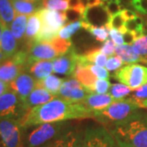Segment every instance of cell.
<instances>
[{"label":"cell","instance_id":"6da1fadb","mask_svg":"<svg viewBox=\"0 0 147 147\" xmlns=\"http://www.w3.org/2000/svg\"><path fill=\"white\" fill-rule=\"evenodd\" d=\"M87 118H92V114L80 102H71L56 97L46 104L30 109L19 123L24 129L43 123Z\"/></svg>","mask_w":147,"mask_h":147},{"label":"cell","instance_id":"7a4b0ae2","mask_svg":"<svg viewBox=\"0 0 147 147\" xmlns=\"http://www.w3.org/2000/svg\"><path fill=\"white\" fill-rule=\"evenodd\" d=\"M107 129L118 147H147V113L137 111Z\"/></svg>","mask_w":147,"mask_h":147},{"label":"cell","instance_id":"3957f363","mask_svg":"<svg viewBox=\"0 0 147 147\" xmlns=\"http://www.w3.org/2000/svg\"><path fill=\"white\" fill-rule=\"evenodd\" d=\"M69 128L65 121L43 123L23 129L25 147H42L61 136Z\"/></svg>","mask_w":147,"mask_h":147},{"label":"cell","instance_id":"277c9868","mask_svg":"<svg viewBox=\"0 0 147 147\" xmlns=\"http://www.w3.org/2000/svg\"><path fill=\"white\" fill-rule=\"evenodd\" d=\"M138 109L140 107L130 97L123 98L117 100L103 110L92 113V118L110 127L127 119L138 111Z\"/></svg>","mask_w":147,"mask_h":147},{"label":"cell","instance_id":"5b68a950","mask_svg":"<svg viewBox=\"0 0 147 147\" xmlns=\"http://www.w3.org/2000/svg\"><path fill=\"white\" fill-rule=\"evenodd\" d=\"M71 47L72 44L69 40L60 38H56L51 42H34L28 49L27 67L38 61H51L63 56Z\"/></svg>","mask_w":147,"mask_h":147},{"label":"cell","instance_id":"8992f818","mask_svg":"<svg viewBox=\"0 0 147 147\" xmlns=\"http://www.w3.org/2000/svg\"><path fill=\"white\" fill-rule=\"evenodd\" d=\"M115 77L134 91L147 84V67L138 64H128L117 70Z\"/></svg>","mask_w":147,"mask_h":147},{"label":"cell","instance_id":"52a82bcc","mask_svg":"<svg viewBox=\"0 0 147 147\" xmlns=\"http://www.w3.org/2000/svg\"><path fill=\"white\" fill-rule=\"evenodd\" d=\"M27 111L23 100L12 90L0 96V119H11L19 122Z\"/></svg>","mask_w":147,"mask_h":147},{"label":"cell","instance_id":"ba28073f","mask_svg":"<svg viewBox=\"0 0 147 147\" xmlns=\"http://www.w3.org/2000/svg\"><path fill=\"white\" fill-rule=\"evenodd\" d=\"M82 147H118L114 137L105 127H88L84 132Z\"/></svg>","mask_w":147,"mask_h":147},{"label":"cell","instance_id":"9c48e42d","mask_svg":"<svg viewBox=\"0 0 147 147\" xmlns=\"http://www.w3.org/2000/svg\"><path fill=\"white\" fill-rule=\"evenodd\" d=\"M0 135L6 147H25L23 129L17 120L0 119Z\"/></svg>","mask_w":147,"mask_h":147},{"label":"cell","instance_id":"30bf717a","mask_svg":"<svg viewBox=\"0 0 147 147\" xmlns=\"http://www.w3.org/2000/svg\"><path fill=\"white\" fill-rule=\"evenodd\" d=\"M92 92L75 78L65 80L58 96L71 102H80Z\"/></svg>","mask_w":147,"mask_h":147},{"label":"cell","instance_id":"8fae6325","mask_svg":"<svg viewBox=\"0 0 147 147\" xmlns=\"http://www.w3.org/2000/svg\"><path fill=\"white\" fill-rule=\"evenodd\" d=\"M78 53L73 47H70L65 54L54 59L53 62V72L63 75L73 76L74 70L77 66Z\"/></svg>","mask_w":147,"mask_h":147},{"label":"cell","instance_id":"7c38bea8","mask_svg":"<svg viewBox=\"0 0 147 147\" xmlns=\"http://www.w3.org/2000/svg\"><path fill=\"white\" fill-rule=\"evenodd\" d=\"M9 84L11 90L16 92L24 102L32 91L36 88V80L30 74L22 72Z\"/></svg>","mask_w":147,"mask_h":147},{"label":"cell","instance_id":"4fadbf2b","mask_svg":"<svg viewBox=\"0 0 147 147\" xmlns=\"http://www.w3.org/2000/svg\"><path fill=\"white\" fill-rule=\"evenodd\" d=\"M83 139V131L74 127H69L61 136L42 147H82Z\"/></svg>","mask_w":147,"mask_h":147},{"label":"cell","instance_id":"5bb4252c","mask_svg":"<svg viewBox=\"0 0 147 147\" xmlns=\"http://www.w3.org/2000/svg\"><path fill=\"white\" fill-rule=\"evenodd\" d=\"M42 25L47 27L54 31L58 32L67 23L65 11L48 10L46 8H42L38 11Z\"/></svg>","mask_w":147,"mask_h":147},{"label":"cell","instance_id":"9a60e30c","mask_svg":"<svg viewBox=\"0 0 147 147\" xmlns=\"http://www.w3.org/2000/svg\"><path fill=\"white\" fill-rule=\"evenodd\" d=\"M116 100H117L109 93H91L85 99L80 101V103L84 105L89 113L92 114V113L105 109Z\"/></svg>","mask_w":147,"mask_h":147},{"label":"cell","instance_id":"2e32d148","mask_svg":"<svg viewBox=\"0 0 147 147\" xmlns=\"http://www.w3.org/2000/svg\"><path fill=\"white\" fill-rule=\"evenodd\" d=\"M0 27L2 32L0 47L7 60L18 52V42L16 38L13 36L10 27L7 26L2 22H0Z\"/></svg>","mask_w":147,"mask_h":147},{"label":"cell","instance_id":"e0dca14e","mask_svg":"<svg viewBox=\"0 0 147 147\" xmlns=\"http://www.w3.org/2000/svg\"><path fill=\"white\" fill-rule=\"evenodd\" d=\"M56 97L57 96L50 93L46 89L36 87L32 91L31 93L28 96V97L24 101V104L27 110H29L33 107L46 104L47 102L54 100Z\"/></svg>","mask_w":147,"mask_h":147},{"label":"cell","instance_id":"ac0fdd59","mask_svg":"<svg viewBox=\"0 0 147 147\" xmlns=\"http://www.w3.org/2000/svg\"><path fill=\"white\" fill-rule=\"evenodd\" d=\"M110 19V16L107 11L101 6L93 7H87L84 11V20L88 21L92 26H105Z\"/></svg>","mask_w":147,"mask_h":147},{"label":"cell","instance_id":"d6986e66","mask_svg":"<svg viewBox=\"0 0 147 147\" xmlns=\"http://www.w3.org/2000/svg\"><path fill=\"white\" fill-rule=\"evenodd\" d=\"M27 69L28 72L36 80H41L51 75L53 70V62L52 60L38 61L30 65Z\"/></svg>","mask_w":147,"mask_h":147},{"label":"cell","instance_id":"ffe728a7","mask_svg":"<svg viewBox=\"0 0 147 147\" xmlns=\"http://www.w3.org/2000/svg\"><path fill=\"white\" fill-rule=\"evenodd\" d=\"M42 27V21L38 11L32 14L28 17L26 31L25 35V42L28 45V49L34 42V38Z\"/></svg>","mask_w":147,"mask_h":147},{"label":"cell","instance_id":"44dd1931","mask_svg":"<svg viewBox=\"0 0 147 147\" xmlns=\"http://www.w3.org/2000/svg\"><path fill=\"white\" fill-rule=\"evenodd\" d=\"M16 14L30 16L43 8L42 2H31L27 0H11Z\"/></svg>","mask_w":147,"mask_h":147},{"label":"cell","instance_id":"7402d4cb","mask_svg":"<svg viewBox=\"0 0 147 147\" xmlns=\"http://www.w3.org/2000/svg\"><path fill=\"white\" fill-rule=\"evenodd\" d=\"M115 53L117 57L120 58L123 63L134 64L136 62H142L143 60L142 57L135 51L131 45H120L116 46Z\"/></svg>","mask_w":147,"mask_h":147},{"label":"cell","instance_id":"603a6c76","mask_svg":"<svg viewBox=\"0 0 147 147\" xmlns=\"http://www.w3.org/2000/svg\"><path fill=\"white\" fill-rule=\"evenodd\" d=\"M28 17L26 15L17 14L15 19L11 22L10 30L13 36L16 38L17 42H21L25 40V35L26 31Z\"/></svg>","mask_w":147,"mask_h":147},{"label":"cell","instance_id":"cb8c5ba5","mask_svg":"<svg viewBox=\"0 0 147 147\" xmlns=\"http://www.w3.org/2000/svg\"><path fill=\"white\" fill-rule=\"evenodd\" d=\"M73 77L79 81L84 85L85 88L91 92V88L96 80V77L95 76L88 66H80L77 65L74 70Z\"/></svg>","mask_w":147,"mask_h":147},{"label":"cell","instance_id":"d4e9b609","mask_svg":"<svg viewBox=\"0 0 147 147\" xmlns=\"http://www.w3.org/2000/svg\"><path fill=\"white\" fill-rule=\"evenodd\" d=\"M64 81L65 79H60L55 75H49L45 79L36 80V87L42 88L48 91L50 93L57 96Z\"/></svg>","mask_w":147,"mask_h":147},{"label":"cell","instance_id":"484cf974","mask_svg":"<svg viewBox=\"0 0 147 147\" xmlns=\"http://www.w3.org/2000/svg\"><path fill=\"white\" fill-rule=\"evenodd\" d=\"M16 15L11 0H0V22L10 27Z\"/></svg>","mask_w":147,"mask_h":147},{"label":"cell","instance_id":"4316f807","mask_svg":"<svg viewBox=\"0 0 147 147\" xmlns=\"http://www.w3.org/2000/svg\"><path fill=\"white\" fill-rule=\"evenodd\" d=\"M84 29L100 42H105L108 39V36L110 34V30L106 27V26H93L88 23Z\"/></svg>","mask_w":147,"mask_h":147},{"label":"cell","instance_id":"83f0119b","mask_svg":"<svg viewBox=\"0 0 147 147\" xmlns=\"http://www.w3.org/2000/svg\"><path fill=\"white\" fill-rule=\"evenodd\" d=\"M133 90L129 87L123 84H115L110 87L109 90V94L112 96L116 100L123 99L125 96H128Z\"/></svg>","mask_w":147,"mask_h":147},{"label":"cell","instance_id":"f1b7e54d","mask_svg":"<svg viewBox=\"0 0 147 147\" xmlns=\"http://www.w3.org/2000/svg\"><path fill=\"white\" fill-rule=\"evenodd\" d=\"M81 28H83L81 21L69 23L67 26L61 29V30L58 33V38L61 39L69 40V38L72 37V35H74Z\"/></svg>","mask_w":147,"mask_h":147},{"label":"cell","instance_id":"f546056e","mask_svg":"<svg viewBox=\"0 0 147 147\" xmlns=\"http://www.w3.org/2000/svg\"><path fill=\"white\" fill-rule=\"evenodd\" d=\"M105 26L110 30L111 29H114L120 32L122 34L127 31L126 28H125V20L122 16L120 12L115 16H110L108 23Z\"/></svg>","mask_w":147,"mask_h":147},{"label":"cell","instance_id":"4dcf8cb0","mask_svg":"<svg viewBox=\"0 0 147 147\" xmlns=\"http://www.w3.org/2000/svg\"><path fill=\"white\" fill-rule=\"evenodd\" d=\"M132 47L135 49L143 60V63L147 65V34H144L140 37L132 44Z\"/></svg>","mask_w":147,"mask_h":147},{"label":"cell","instance_id":"1f68e13d","mask_svg":"<svg viewBox=\"0 0 147 147\" xmlns=\"http://www.w3.org/2000/svg\"><path fill=\"white\" fill-rule=\"evenodd\" d=\"M43 8L48 10L65 11L68 9L67 0H42Z\"/></svg>","mask_w":147,"mask_h":147},{"label":"cell","instance_id":"d6a6232c","mask_svg":"<svg viewBox=\"0 0 147 147\" xmlns=\"http://www.w3.org/2000/svg\"><path fill=\"white\" fill-rule=\"evenodd\" d=\"M130 98L134 100L141 109L142 103L147 100V84L137 89L132 91Z\"/></svg>","mask_w":147,"mask_h":147},{"label":"cell","instance_id":"836d02e7","mask_svg":"<svg viewBox=\"0 0 147 147\" xmlns=\"http://www.w3.org/2000/svg\"><path fill=\"white\" fill-rule=\"evenodd\" d=\"M110 87V83L107 79H96L91 88L92 93H98V94H105L109 92Z\"/></svg>","mask_w":147,"mask_h":147},{"label":"cell","instance_id":"e575fe53","mask_svg":"<svg viewBox=\"0 0 147 147\" xmlns=\"http://www.w3.org/2000/svg\"><path fill=\"white\" fill-rule=\"evenodd\" d=\"M84 12L80 11L73 8H68L66 11H65V15L66 18L67 23H73L75 21H83L84 20Z\"/></svg>","mask_w":147,"mask_h":147},{"label":"cell","instance_id":"d590c367","mask_svg":"<svg viewBox=\"0 0 147 147\" xmlns=\"http://www.w3.org/2000/svg\"><path fill=\"white\" fill-rule=\"evenodd\" d=\"M105 9L110 17L119 13L123 10L119 0H110L105 7Z\"/></svg>","mask_w":147,"mask_h":147},{"label":"cell","instance_id":"8d00e7d4","mask_svg":"<svg viewBox=\"0 0 147 147\" xmlns=\"http://www.w3.org/2000/svg\"><path fill=\"white\" fill-rule=\"evenodd\" d=\"M88 67L92 71V73L94 74L96 78L100 79H108L110 77V74L108 72V70L102 66L99 65H88Z\"/></svg>","mask_w":147,"mask_h":147},{"label":"cell","instance_id":"74e56055","mask_svg":"<svg viewBox=\"0 0 147 147\" xmlns=\"http://www.w3.org/2000/svg\"><path fill=\"white\" fill-rule=\"evenodd\" d=\"M123 62L122 61L120 58L119 57L112 56L107 60L105 67H106V69L109 71H116V70H119L123 66Z\"/></svg>","mask_w":147,"mask_h":147},{"label":"cell","instance_id":"f35d334b","mask_svg":"<svg viewBox=\"0 0 147 147\" xmlns=\"http://www.w3.org/2000/svg\"><path fill=\"white\" fill-rule=\"evenodd\" d=\"M131 6L142 15H147V0H131Z\"/></svg>","mask_w":147,"mask_h":147},{"label":"cell","instance_id":"ab89813d","mask_svg":"<svg viewBox=\"0 0 147 147\" xmlns=\"http://www.w3.org/2000/svg\"><path fill=\"white\" fill-rule=\"evenodd\" d=\"M99 50L100 53L105 54V56L112 57L115 54V43L112 41V39H107L102 45V47L99 48Z\"/></svg>","mask_w":147,"mask_h":147},{"label":"cell","instance_id":"60d3db41","mask_svg":"<svg viewBox=\"0 0 147 147\" xmlns=\"http://www.w3.org/2000/svg\"><path fill=\"white\" fill-rule=\"evenodd\" d=\"M110 36L112 39V41L117 46L124 45V42L123 39V34L120 32H119L116 30H114V29H111L110 30Z\"/></svg>","mask_w":147,"mask_h":147},{"label":"cell","instance_id":"b9f144b4","mask_svg":"<svg viewBox=\"0 0 147 147\" xmlns=\"http://www.w3.org/2000/svg\"><path fill=\"white\" fill-rule=\"evenodd\" d=\"M123 39L124 44L126 45H131L137 39V37L134 32L126 31L124 34H123Z\"/></svg>","mask_w":147,"mask_h":147},{"label":"cell","instance_id":"7bdbcfd3","mask_svg":"<svg viewBox=\"0 0 147 147\" xmlns=\"http://www.w3.org/2000/svg\"><path fill=\"white\" fill-rule=\"evenodd\" d=\"M67 1H68V5L69 8L76 9V10H79L84 13L86 8L82 5L80 0H67Z\"/></svg>","mask_w":147,"mask_h":147},{"label":"cell","instance_id":"ee69618b","mask_svg":"<svg viewBox=\"0 0 147 147\" xmlns=\"http://www.w3.org/2000/svg\"><path fill=\"white\" fill-rule=\"evenodd\" d=\"M120 13L122 16L123 17V19L125 20V21H127V20H134L137 16V14L134 11L129 10L127 8H123L120 11Z\"/></svg>","mask_w":147,"mask_h":147},{"label":"cell","instance_id":"f6af8a7d","mask_svg":"<svg viewBox=\"0 0 147 147\" xmlns=\"http://www.w3.org/2000/svg\"><path fill=\"white\" fill-rule=\"evenodd\" d=\"M10 84L0 80V96L4 94V93H6L8 91H10Z\"/></svg>","mask_w":147,"mask_h":147},{"label":"cell","instance_id":"bcb514c9","mask_svg":"<svg viewBox=\"0 0 147 147\" xmlns=\"http://www.w3.org/2000/svg\"><path fill=\"white\" fill-rule=\"evenodd\" d=\"M101 5V0H89L88 7H93Z\"/></svg>","mask_w":147,"mask_h":147},{"label":"cell","instance_id":"7dc6e473","mask_svg":"<svg viewBox=\"0 0 147 147\" xmlns=\"http://www.w3.org/2000/svg\"><path fill=\"white\" fill-rule=\"evenodd\" d=\"M1 35H2V32H1V27H0V42H1ZM5 57H4V54L2 52V49L0 47V64L2 62H3L5 61Z\"/></svg>","mask_w":147,"mask_h":147},{"label":"cell","instance_id":"c3c4849f","mask_svg":"<svg viewBox=\"0 0 147 147\" xmlns=\"http://www.w3.org/2000/svg\"><path fill=\"white\" fill-rule=\"evenodd\" d=\"M88 1H89V0H80V2H81L82 5L84 6L85 8H87V7H88Z\"/></svg>","mask_w":147,"mask_h":147},{"label":"cell","instance_id":"681fc988","mask_svg":"<svg viewBox=\"0 0 147 147\" xmlns=\"http://www.w3.org/2000/svg\"><path fill=\"white\" fill-rule=\"evenodd\" d=\"M0 147H6L5 144H4L3 141V138L1 137V135H0Z\"/></svg>","mask_w":147,"mask_h":147},{"label":"cell","instance_id":"f907efd6","mask_svg":"<svg viewBox=\"0 0 147 147\" xmlns=\"http://www.w3.org/2000/svg\"><path fill=\"white\" fill-rule=\"evenodd\" d=\"M142 109H147V100H145V101H144V102L142 103Z\"/></svg>","mask_w":147,"mask_h":147},{"label":"cell","instance_id":"816d5d0a","mask_svg":"<svg viewBox=\"0 0 147 147\" xmlns=\"http://www.w3.org/2000/svg\"><path fill=\"white\" fill-rule=\"evenodd\" d=\"M27 1H31V2H42V0H27Z\"/></svg>","mask_w":147,"mask_h":147},{"label":"cell","instance_id":"f5cc1de1","mask_svg":"<svg viewBox=\"0 0 147 147\" xmlns=\"http://www.w3.org/2000/svg\"><path fill=\"white\" fill-rule=\"evenodd\" d=\"M121 1H122V0H121ZM121 1H120V3H121Z\"/></svg>","mask_w":147,"mask_h":147}]
</instances>
